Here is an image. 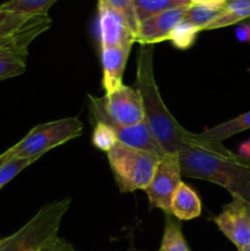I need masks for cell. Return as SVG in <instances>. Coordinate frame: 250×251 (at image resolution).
<instances>
[{"instance_id": "obj_13", "label": "cell", "mask_w": 250, "mask_h": 251, "mask_svg": "<svg viewBox=\"0 0 250 251\" xmlns=\"http://www.w3.org/2000/svg\"><path fill=\"white\" fill-rule=\"evenodd\" d=\"M131 47L117 46L100 48V61L103 69L102 86L105 95L113 92L123 85V75Z\"/></svg>"}, {"instance_id": "obj_11", "label": "cell", "mask_w": 250, "mask_h": 251, "mask_svg": "<svg viewBox=\"0 0 250 251\" xmlns=\"http://www.w3.org/2000/svg\"><path fill=\"white\" fill-rule=\"evenodd\" d=\"M188 7L189 5L167 10L140 22L135 42H139L140 44L153 46L154 43L168 41L172 31L184 20Z\"/></svg>"}, {"instance_id": "obj_23", "label": "cell", "mask_w": 250, "mask_h": 251, "mask_svg": "<svg viewBox=\"0 0 250 251\" xmlns=\"http://www.w3.org/2000/svg\"><path fill=\"white\" fill-rule=\"evenodd\" d=\"M25 71L26 59L9 51H0V81L22 75Z\"/></svg>"}, {"instance_id": "obj_12", "label": "cell", "mask_w": 250, "mask_h": 251, "mask_svg": "<svg viewBox=\"0 0 250 251\" xmlns=\"http://www.w3.org/2000/svg\"><path fill=\"white\" fill-rule=\"evenodd\" d=\"M98 32L100 48L103 47L132 46L135 33L119 14L98 1Z\"/></svg>"}, {"instance_id": "obj_2", "label": "cell", "mask_w": 250, "mask_h": 251, "mask_svg": "<svg viewBox=\"0 0 250 251\" xmlns=\"http://www.w3.org/2000/svg\"><path fill=\"white\" fill-rule=\"evenodd\" d=\"M136 90L145 112V122L164 153H178L189 141L186 131L172 115L158 91L153 71V46L141 44L136 61Z\"/></svg>"}, {"instance_id": "obj_30", "label": "cell", "mask_w": 250, "mask_h": 251, "mask_svg": "<svg viewBox=\"0 0 250 251\" xmlns=\"http://www.w3.org/2000/svg\"><path fill=\"white\" fill-rule=\"evenodd\" d=\"M7 158H10V157H9V153H7V151H5L4 153L0 154V166H1V164L4 163V162L6 161Z\"/></svg>"}, {"instance_id": "obj_26", "label": "cell", "mask_w": 250, "mask_h": 251, "mask_svg": "<svg viewBox=\"0 0 250 251\" xmlns=\"http://www.w3.org/2000/svg\"><path fill=\"white\" fill-rule=\"evenodd\" d=\"M234 34L242 43H250V20L248 22H240L235 26Z\"/></svg>"}, {"instance_id": "obj_3", "label": "cell", "mask_w": 250, "mask_h": 251, "mask_svg": "<svg viewBox=\"0 0 250 251\" xmlns=\"http://www.w3.org/2000/svg\"><path fill=\"white\" fill-rule=\"evenodd\" d=\"M71 199L54 201L42 206L41 210L17 232L0 239V251H39L58 238L60 222Z\"/></svg>"}, {"instance_id": "obj_15", "label": "cell", "mask_w": 250, "mask_h": 251, "mask_svg": "<svg viewBox=\"0 0 250 251\" xmlns=\"http://www.w3.org/2000/svg\"><path fill=\"white\" fill-rule=\"evenodd\" d=\"M250 129V110L238 115L233 119L227 120L220 125L205 130L201 134H194L195 140L205 144H222L225 139L239 132Z\"/></svg>"}, {"instance_id": "obj_24", "label": "cell", "mask_w": 250, "mask_h": 251, "mask_svg": "<svg viewBox=\"0 0 250 251\" xmlns=\"http://www.w3.org/2000/svg\"><path fill=\"white\" fill-rule=\"evenodd\" d=\"M118 140L112 127L103 122H96L92 132V144L100 151L108 152L114 147Z\"/></svg>"}, {"instance_id": "obj_32", "label": "cell", "mask_w": 250, "mask_h": 251, "mask_svg": "<svg viewBox=\"0 0 250 251\" xmlns=\"http://www.w3.org/2000/svg\"><path fill=\"white\" fill-rule=\"evenodd\" d=\"M230 1H234V0H227V2H230Z\"/></svg>"}, {"instance_id": "obj_33", "label": "cell", "mask_w": 250, "mask_h": 251, "mask_svg": "<svg viewBox=\"0 0 250 251\" xmlns=\"http://www.w3.org/2000/svg\"><path fill=\"white\" fill-rule=\"evenodd\" d=\"M248 141H249V142H250V137H249V140H248Z\"/></svg>"}, {"instance_id": "obj_6", "label": "cell", "mask_w": 250, "mask_h": 251, "mask_svg": "<svg viewBox=\"0 0 250 251\" xmlns=\"http://www.w3.org/2000/svg\"><path fill=\"white\" fill-rule=\"evenodd\" d=\"M50 25L48 15H22L0 10V51L26 59L29 44Z\"/></svg>"}, {"instance_id": "obj_25", "label": "cell", "mask_w": 250, "mask_h": 251, "mask_svg": "<svg viewBox=\"0 0 250 251\" xmlns=\"http://www.w3.org/2000/svg\"><path fill=\"white\" fill-rule=\"evenodd\" d=\"M33 162L36 161L26 158H16V157H10V158H7L0 166V189L4 188L20 172H22L25 168L31 166Z\"/></svg>"}, {"instance_id": "obj_28", "label": "cell", "mask_w": 250, "mask_h": 251, "mask_svg": "<svg viewBox=\"0 0 250 251\" xmlns=\"http://www.w3.org/2000/svg\"><path fill=\"white\" fill-rule=\"evenodd\" d=\"M191 4H201L207 5L211 7H217V9H223L227 4V0H190Z\"/></svg>"}, {"instance_id": "obj_9", "label": "cell", "mask_w": 250, "mask_h": 251, "mask_svg": "<svg viewBox=\"0 0 250 251\" xmlns=\"http://www.w3.org/2000/svg\"><path fill=\"white\" fill-rule=\"evenodd\" d=\"M100 100L105 114L115 124L130 126L145 122L142 100L136 88L122 85Z\"/></svg>"}, {"instance_id": "obj_27", "label": "cell", "mask_w": 250, "mask_h": 251, "mask_svg": "<svg viewBox=\"0 0 250 251\" xmlns=\"http://www.w3.org/2000/svg\"><path fill=\"white\" fill-rule=\"evenodd\" d=\"M39 251H74V249L68 243H65L58 237L54 240H51L50 243H48L46 247L42 248Z\"/></svg>"}, {"instance_id": "obj_17", "label": "cell", "mask_w": 250, "mask_h": 251, "mask_svg": "<svg viewBox=\"0 0 250 251\" xmlns=\"http://www.w3.org/2000/svg\"><path fill=\"white\" fill-rule=\"evenodd\" d=\"M164 232L157 251H190L181 230L180 221L172 213H164Z\"/></svg>"}, {"instance_id": "obj_20", "label": "cell", "mask_w": 250, "mask_h": 251, "mask_svg": "<svg viewBox=\"0 0 250 251\" xmlns=\"http://www.w3.org/2000/svg\"><path fill=\"white\" fill-rule=\"evenodd\" d=\"M222 9L211 7L207 5L201 4H190L184 16V21L198 26L201 31L205 29L207 25H210L218 15L221 14Z\"/></svg>"}, {"instance_id": "obj_5", "label": "cell", "mask_w": 250, "mask_h": 251, "mask_svg": "<svg viewBox=\"0 0 250 251\" xmlns=\"http://www.w3.org/2000/svg\"><path fill=\"white\" fill-rule=\"evenodd\" d=\"M82 130L83 124L75 117L39 124L34 126L21 141L7 150V153L9 157L37 161L49 150L80 136Z\"/></svg>"}, {"instance_id": "obj_1", "label": "cell", "mask_w": 250, "mask_h": 251, "mask_svg": "<svg viewBox=\"0 0 250 251\" xmlns=\"http://www.w3.org/2000/svg\"><path fill=\"white\" fill-rule=\"evenodd\" d=\"M178 154L184 176L217 184L250 207V158L234 153L223 144L198 141L191 132Z\"/></svg>"}, {"instance_id": "obj_19", "label": "cell", "mask_w": 250, "mask_h": 251, "mask_svg": "<svg viewBox=\"0 0 250 251\" xmlns=\"http://www.w3.org/2000/svg\"><path fill=\"white\" fill-rule=\"evenodd\" d=\"M58 0H7L0 5L1 11L22 15H48L49 9Z\"/></svg>"}, {"instance_id": "obj_4", "label": "cell", "mask_w": 250, "mask_h": 251, "mask_svg": "<svg viewBox=\"0 0 250 251\" xmlns=\"http://www.w3.org/2000/svg\"><path fill=\"white\" fill-rule=\"evenodd\" d=\"M109 166L122 193L145 190L149 186L161 157L117 144L107 152Z\"/></svg>"}, {"instance_id": "obj_14", "label": "cell", "mask_w": 250, "mask_h": 251, "mask_svg": "<svg viewBox=\"0 0 250 251\" xmlns=\"http://www.w3.org/2000/svg\"><path fill=\"white\" fill-rule=\"evenodd\" d=\"M202 203L195 190L181 181L176 188L171 202V213L179 221H190L199 217Z\"/></svg>"}, {"instance_id": "obj_31", "label": "cell", "mask_w": 250, "mask_h": 251, "mask_svg": "<svg viewBox=\"0 0 250 251\" xmlns=\"http://www.w3.org/2000/svg\"><path fill=\"white\" fill-rule=\"evenodd\" d=\"M242 251H250V245H249V247L245 248V249H244V250H242Z\"/></svg>"}, {"instance_id": "obj_21", "label": "cell", "mask_w": 250, "mask_h": 251, "mask_svg": "<svg viewBox=\"0 0 250 251\" xmlns=\"http://www.w3.org/2000/svg\"><path fill=\"white\" fill-rule=\"evenodd\" d=\"M200 31L201 29L199 28L198 26L183 20V21L172 31L168 41H171L172 44H173L176 49L185 50V49H189L190 47L194 46V43H195L196 41V37H198L199 32Z\"/></svg>"}, {"instance_id": "obj_22", "label": "cell", "mask_w": 250, "mask_h": 251, "mask_svg": "<svg viewBox=\"0 0 250 251\" xmlns=\"http://www.w3.org/2000/svg\"><path fill=\"white\" fill-rule=\"evenodd\" d=\"M98 1L102 2L103 5L109 7L110 10L115 11L117 14H119L124 19V21L126 22L127 26L130 27V29L134 32L135 37H136L139 21H137L132 0H98Z\"/></svg>"}, {"instance_id": "obj_16", "label": "cell", "mask_w": 250, "mask_h": 251, "mask_svg": "<svg viewBox=\"0 0 250 251\" xmlns=\"http://www.w3.org/2000/svg\"><path fill=\"white\" fill-rule=\"evenodd\" d=\"M250 20V0H234L225 4L221 14L205 27L203 31L223 28Z\"/></svg>"}, {"instance_id": "obj_29", "label": "cell", "mask_w": 250, "mask_h": 251, "mask_svg": "<svg viewBox=\"0 0 250 251\" xmlns=\"http://www.w3.org/2000/svg\"><path fill=\"white\" fill-rule=\"evenodd\" d=\"M238 154L245 157V158H250V142L244 141L239 145V149H238Z\"/></svg>"}, {"instance_id": "obj_18", "label": "cell", "mask_w": 250, "mask_h": 251, "mask_svg": "<svg viewBox=\"0 0 250 251\" xmlns=\"http://www.w3.org/2000/svg\"><path fill=\"white\" fill-rule=\"evenodd\" d=\"M137 21L142 22L152 16L175 9L180 6H188L191 4L190 0H132Z\"/></svg>"}, {"instance_id": "obj_7", "label": "cell", "mask_w": 250, "mask_h": 251, "mask_svg": "<svg viewBox=\"0 0 250 251\" xmlns=\"http://www.w3.org/2000/svg\"><path fill=\"white\" fill-rule=\"evenodd\" d=\"M181 168L178 153H164L159 159L149 186L145 189L150 208H161L171 213V202L174 193L181 183Z\"/></svg>"}, {"instance_id": "obj_10", "label": "cell", "mask_w": 250, "mask_h": 251, "mask_svg": "<svg viewBox=\"0 0 250 251\" xmlns=\"http://www.w3.org/2000/svg\"><path fill=\"white\" fill-rule=\"evenodd\" d=\"M218 229L237 247L238 251L250 245V207L239 199L232 198L222 212L215 217Z\"/></svg>"}, {"instance_id": "obj_8", "label": "cell", "mask_w": 250, "mask_h": 251, "mask_svg": "<svg viewBox=\"0 0 250 251\" xmlns=\"http://www.w3.org/2000/svg\"><path fill=\"white\" fill-rule=\"evenodd\" d=\"M90 110L96 122L105 123L114 130L119 144L135 150H140V151L150 152V153L157 154L159 157L164 154L163 150L161 149L158 142L153 137L146 122H141L139 124L130 125V126H122V125L115 124L103 110L100 98L92 97V96H90Z\"/></svg>"}]
</instances>
